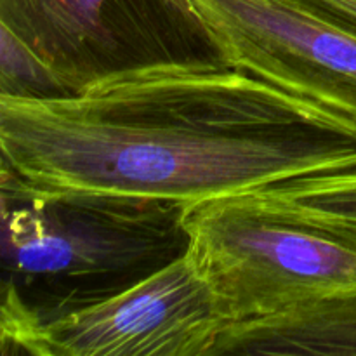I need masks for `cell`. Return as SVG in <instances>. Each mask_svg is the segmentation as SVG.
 <instances>
[{
    "instance_id": "1",
    "label": "cell",
    "mask_w": 356,
    "mask_h": 356,
    "mask_svg": "<svg viewBox=\"0 0 356 356\" xmlns=\"http://www.w3.org/2000/svg\"><path fill=\"white\" fill-rule=\"evenodd\" d=\"M2 186L186 205L356 167V124L221 59L0 94Z\"/></svg>"
},
{
    "instance_id": "2",
    "label": "cell",
    "mask_w": 356,
    "mask_h": 356,
    "mask_svg": "<svg viewBox=\"0 0 356 356\" xmlns=\"http://www.w3.org/2000/svg\"><path fill=\"white\" fill-rule=\"evenodd\" d=\"M181 214L169 202L2 186L3 261L30 280L75 289L82 280L87 302L96 301V285L110 296L108 277L141 280L186 250Z\"/></svg>"
},
{
    "instance_id": "3",
    "label": "cell",
    "mask_w": 356,
    "mask_h": 356,
    "mask_svg": "<svg viewBox=\"0 0 356 356\" xmlns=\"http://www.w3.org/2000/svg\"><path fill=\"white\" fill-rule=\"evenodd\" d=\"M181 228L228 325L356 289L355 249L264 211L249 193L186 205Z\"/></svg>"
},
{
    "instance_id": "4",
    "label": "cell",
    "mask_w": 356,
    "mask_h": 356,
    "mask_svg": "<svg viewBox=\"0 0 356 356\" xmlns=\"http://www.w3.org/2000/svg\"><path fill=\"white\" fill-rule=\"evenodd\" d=\"M228 327L184 250L141 280L76 308L38 315L3 289V353L37 356H212Z\"/></svg>"
},
{
    "instance_id": "5",
    "label": "cell",
    "mask_w": 356,
    "mask_h": 356,
    "mask_svg": "<svg viewBox=\"0 0 356 356\" xmlns=\"http://www.w3.org/2000/svg\"><path fill=\"white\" fill-rule=\"evenodd\" d=\"M218 59L356 124V35L296 0H179Z\"/></svg>"
},
{
    "instance_id": "6",
    "label": "cell",
    "mask_w": 356,
    "mask_h": 356,
    "mask_svg": "<svg viewBox=\"0 0 356 356\" xmlns=\"http://www.w3.org/2000/svg\"><path fill=\"white\" fill-rule=\"evenodd\" d=\"M129 0H0V30L30 49L61 92L101 75L96 61L113 45L108 16Z\"/></svg>"
},
{
    "instance_id": "7",
    "label": "cell",
    "mask_w": 356,
    "mask_h": 356,
    "mask_svg": "<svg viewBox=\"0 0 356 356\" xmlns=\"http://www.w3.org/2000/svg\"><path fill=\"white\" fill-rule=\"evenodd\" d=\"M218 355L356 356V289L329 292L252 322L229 323Z\"/></svg>"
},
{
    "instance_id": "8",
    "label": "cell",
    "mask_w": 356,
    "mask_h": 356,
    "mask_svg": "<svg viewBox=\"0 0 356 356\" xmlns=\"http://www.w3.org/2000/svg\"><path fill=\"white\" fill-rule=\"evenodd\" d=\"M249 197L264 211L356 250V167L296 177Z\"/></svg>"
},
{
    "instance_id": "9",
    "label": "cell",
    "mask_w": 356,
    "mask_h": 356,
    "mask_svg": "<svg viewBox=\"0 0 356 356\" xmlns=\"http://www.w3.org/2000/svg\"><path fill=\"white\" fill-rule=\"evenodd\" d=\"M296 2L356 35V0H296Z\"/></svg>"
}]
</instances>
